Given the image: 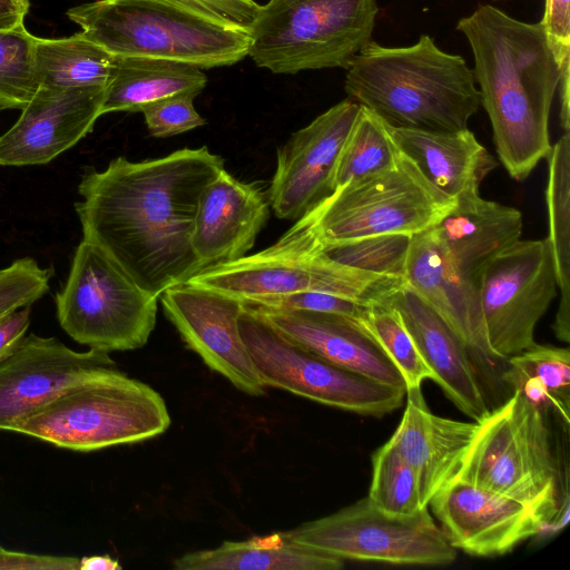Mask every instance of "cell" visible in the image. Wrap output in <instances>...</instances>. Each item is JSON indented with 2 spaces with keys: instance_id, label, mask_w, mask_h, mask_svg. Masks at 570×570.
<instances>
[{
  "instance_id": "cell-1",
  "label": "cell",
  "mask_w": 570,
  "mask_h": 570,
  "mask_svg": "<svg viewBox=\"0 0 570 570\" xmlns=\"http://www.w3.org/2000/svg\"><path fill=\"white\" fill-rule=\"evenodd\" d=\"M224 169L206 146L144 161L119 156L80 179L75 210L82 239L159 298L203 269L191 245L198 199Z\"/></svg>"
},
{
  "instance_id": "cell-2",
  "label": "cell",
  "mask_w": 570,
  "mask_h": 570,
  "mask_svg": "<svg viewBox=\"0 0 570 570\" xmlns=\"http://www.w3.org/2000/svg\"><path fill=\"white\" fill-rule=\"evenodd\" d=\"M456 29L474 57L472 71L499 160L522 181L551 150V106L570 65H558L541 22L518 20L491 4L460 19Z\"/></svg>"
},
{
  "instance_id": "cell-3",
  "label": "cell",
  "mask_w": 570,
  "mask_h": 570,
  "mask_svg": "<svg viewBox=\"0 0 570 570\" xmlns=\"http://www.w3.org/2000/svg\"><path fill=\"white\" fill-rule=\"evenodd\" d=\"M344 88L393 127L464 129L481 105L466 61L441 50L428 35L407 47L371 40L350 61Z\"/></svg>"
},
{
  "instance_id": "cell-4",
  "label": "cell",
  "mask_w": 570,
  "mask_h": 570,
  "mask_svg": "<svg viewBox=\"0 0 570 570\" xmlns=\"http://www.w3.org/2000/svg\"><path fill=\"white\" fill-rule=\"evenodd\" d=\"M186 283L256 303L318 292L364 304L387 298L405 279L357 269L332 259L304 218L255 254L208 266Z\"/></svg>"
},
{
  "instance_id": "cell-5",
  "label": "cell",
  "mask_w": 570,
  "mask_h": 570,
  "mask_svg": "<svg viewBox=\"0 0 570 570\" xmlns=\"http://www.w3.org/2000/svg\"><path fill=\"white\" fill-rule=\"evenodd\" d=\"M82 33L114 56L167 59L200 69L248 56L249 32L158 0H97L68 10Z\"/></svg>"
},
{
  "instance_id": "cell-6",
  "label": "cell",
  "mask_w": 570,
  "mask_h": 570,
  "mask_svg": "<svg viewBox=\"0 0 570 570\" xmlns=\"http://www.w3.org/2000/svg\"><path fill=\"white\" fill-rule=\"evenodd\" d=\"M169 425L163 396L111 366L70 386L18 422L12 431L87 452L149 440Z\"/></svg>"
},
{
  "instance_id": "cell-7",
  "label": "cell",
  "mask_w": 570,
  "mask_h": 570,
  "mask_svg": "<svg viewBox=\"0 0 570 570\" xmlns=\"http://www.w3.org/2000/svg\"><path fill=\"white\" fill-rule=\"evenodd\" d=\"M455 480L530 507L546 529L561 510V478L542 409L514 390L508 401L490 410L478 421Z\"/></svg>"
},
{
  "instance_id": "cell-8",
  "label": "cell",
  "mask_w": 570,
  "mask_h": 570,
  "mask_svg": "<svg viewBox=\"0 0 570 570\" xmlns=\"http://www.w3.org/2000/svg\"><path fill=\"white\" fill-rule=\"evenodd\" d=\"M376 0H268L250 29L248 56L274 73L347 68L372 40Z\"/></svg>"
},
{
  "instance_id": "cell-9",
  "label": "cell",
  "mask_w": 570,
  "mask_h": 570,
  "mask_svg": "<svg viewBox=\"0 0 570 570\" xmlns=\"http://www.w3.org/2000/svg\"><path fill=\"white\" fill-rule=\"evenodd\" d=\"M158 298L100 247L82 239L56 295L61 328L77 343L104 352L142 347L156 325Z\"/></svg>"
},
{
  "instance_id": "cell-10",
  "label": "cell",
  "mask_w": 570,
  "mask_h": 570,
  "mask_svg": "<svg viewBox=\"0 0 570 570\" xmlns=\"http://www.w3.org/2000/svg\"><path fill=\"white\" fill-rule=\"evenodd\" d=\"M455 202L402 153L393 167L343 185L302 218L322 245L385 234L413 236L439 223Z\"/></svg>"
},
{
  "instance_id": "cell-11",
  "label": "cell",
  "mask_w": 570,
  "mask_h": 570,
  "mask_svg": "<svg viewBox=\"0 0 570 570\" xmlns=\"http://www.w3.org/2000/svg\"><path fill=\"white\" fill-rule=\"evenodd\" d=\"M244 344L265 386L361 415L397 410L406 390L341 367L296 343L248 308L238 317Z\"/></svg>"
},
{
  "instance_id": "cell-12",
  "label": "cell",
  "mask_w": 570,
  "mask_h": 570,
  "mask_svg": "<svg viewBox=\"0 0 570 570\" xmlns=\"http://www.w3.org/2000/svg\"><path fill=\"white\" fill-rule=\"evenodd\" d=\"M283 533L297 544L343 560L443 566L456 558L428 507L397 515L379 509L367 497Z\"/></svg>"
},
{
  "instance_id": "cell-13",
  "label": "cell",
  "mask_w": 570,
  "mask_h": 570,
  "mask_svg": "<svg viewBox=\"0 0 570 570\" xmlns=\"http://www.w3.org/2000/svg\"><path fill=\"white\" fill-rule=\"evenodd\" d=\"M558 293L547 238L519 239L483 269L478 295L490 351L498 360L529 348L534 331Z\"/></svg>"
},
{
  "instance_id": "cell-14",
  "label": "cell",
  "mask_w": 570,
  "mask_h": 570,
  "mask_svg": "<svg viewBox=\"0 0 570 570\" xmlns=\"http://www.w3.org/2000/svg\"><path fill=\"white\" fill-rule=\"evenodd\" d=\"M360 105L347 98L293 132L278 148L268 203L281 219L298 220L333 194L338 155Z\"/></svg>"
},
{
  "instance_id": "cell-15",
  "label": "cell",
  "mask_w": 570,
  "mask_h": 570,
  "mask_svg": "<svg viewBox=\"0 0 570 570\" xmlns=\"http://www.w3.org/2000/svg\"><path fill=\"white\" fill-rule=\"evenodd\" d=\"M159 298L181 340L209 368L242 392L265 394L238 328L243 301L189 283L166 289Z\"/></svg>"
},
{
  "instance_id": "cell-16",
  "label": "cell",
  "mask_w": 570,
  "mask_h": 570,
  "mask_svg": "<svg viewBox=\"0 0 570 570\" xmlns=\"http://www.w3.org/2000/svg\"><path fill=\"white\" fill-rule=\"evenodd\" d=\"M116 366L108 352H77L33 333L0 361V431L13 426L70 386Z\"/></svg>"
},
{
  "instance_id": "cell-17",
  "label": "cell",
  "mask_w": 570,
  "mask_h": 570,
  "mask_svg": "<svg viewBox=\"0 0 570 570\" xmlns=\"http://www.w3.org/2000/svg\"><path fill=\"white\" fill-rule=\"evenodd\" d=\"M450 544L475 557H497L541 534L544 521L528 505L453 480L429 502Z\"/></svg>"
},
{
  "instance_id": "cell-18",
  "label": "cell",
  "mask_w": 570,
  "mask_h": 570,
  "mask_svg": "<svg viewBox=\"0 0 570 570\" xmlns=\"http://www.w3.org/2000/svg\"><path fill=\"white\" fill-rule=\"evenodd\" d=\"M105 94L106 86L39 87L0 137V165H45L73 147L102 115Z\"/></svg>"
},
{
  "instance_id": "cell-19",
  "label": "cell",
  "mask_w": 570,
  "mask_h": 570,
  "mask_svg": "<svg viewBox=\"0 0 570 570\" xmlns=\"http://www.w3.org/2000/svg\"><path fill=\"white\" fill-rule=\"evenodd\" d=\"M268 216L259 187L222 170L203 189L195 216L191 245L203 269L247 255Z\"/></svg>"
},
{
  "instance_id": "cell-20",
  "label": "cell",
  "mask_w": 570,
  "mask_h": 570,
  "mask_svg": "<svg viewBox=\"0 0 570 570\" xmlns=\"http://www.w3.org/2000/svg\"><path fill=\"white\" fill-rule=\"evenodd\" d=\"M245 306L327 361L374 381L406 390L401 373L358 320L335 313Z\"/></svg>"
},
{
  "instance_id": "cell-21",
  "label": "cell",
  "mask_w": 570,
  "mask_h": 570,
  "mask_svg": "<svg viewBox=\"0 0 570 570\" xmlns=\"http://www.w3.org/2000/svg\"><path fill=\"white\" fill-rule=\"evenodd\" d=\"M424 362L446 396L475 422L490 411L473 354L445 321L405 283L391 295Z\"/></svg>"
},
{
  "instance_id": "cell-22",
  "label": "cell",
  "mask_w": 570,
  "mask_h": 570,
  "mask_svg": "<svg viewBox=\"0 0 570 570\" xmlns=\"http://www.w3.org/2000/svg\"><path fill=\"white\" fill-rule=\"evenodd\" d=\"M404 279L445 321L476 360L490 364L500 361L487 342L478 287L451 265L431 228L412 236Z\"/></svg>"
},
{
  "instance_id": "cell-23",
  "label": "cell",
  "mask_w": 570,
  "mask_h": 570,
  "mask_svg": "<svg viewBox=\"0 0 570 570\" xmlns=\"http://www.w3.org/2000/svg\"><path fill=\"white\" fill-rule=\"evenodd\" d=\"M402 420L390 438L412 468L422 507L455 480L478 429V422H463L433 414L422 392L406 393Z\"/></svg>"
},
{
  "instance_id": "cell-24",
  "label": "cell",
  "mask_w": 570,
  "mask_h": 570,
  "mask_svg": "<svg viewBox=\"0 0 570 570\" xmlns=\"http://www.w3.org/2000/svg\"><path fill=\"white\" fill-rule=\"evenodd\" d=\"M455 200L431 232L455 271L478 287L485 266L520 239L522 214L480 193H463Z\"/></svg>"
},
{
  "instance_id": "cell-25",
  "label": "cell",
  "mask_w": 570,
  "mask_h": 570,
  "mask_svg": "<svg viewBox=\"0 0 570 570\" xmlns=\"http://www.w3.org/2000/svg\"><path fill=\"white\" fill-rule=\"evenodd\" d=\"M386 125L399 149L434 187L451 198L479 193L482 181L498 166L468 128L429 130Z\"/></svg>"
},
{
  "instance_id": "cell-26",
  "label": "cell",
  "mask_w": 570,
  "mask_h": 570,
  "mask_svg": "<svg viewBox=\"0 0 570 570\" xmlns=\"http://www.w3.org/2000/svg\"><path fill=\"white\" fill-rule=\"evenodd\" d=\"M207 83L200 68L167 59L114 56L106 85L102 115L141 111L159 99L199 95Z\"/></svg>"
},
{
  "instance_id": "cell-27",
  "label": "cell",
  "mask_w": 570,
  "mask_h": 570,
  "mask_svg": "<svg viewBox=\"0 0 570 570\" xmlns=\"http://www.w3.org/2000/svg\"><path fill=\"white\" fill-rule=\"evenodd\" d=\"M343 559L291 541L284 533L225 541L174 560L177 570H337Z\"/></svg>"
},
{
  "instance_id": "cell-28",
  "label": "cell",
  "mask_w": 570,
  "mask_h": 570,
  "mask_svg": "<svg viewBox=\"0 0 570 570\" xmlns=\"http://www.w3.org/2000/svg\"><path fill=\"white\" fill-rule=\"evenodd\" d=\"M548 160L546 202L548 243L552 253L557 285L561 292L552 330L558 340L570 341V132L552 145Z\"/></svg>"
},
{
  "instance_id": "cell-29",
  "label": "cell",
  "mask_w": 570,
  "mask_h": 570,
  "mask_svg": "<svg viewBox=\"0 0 570 570\" xmlns=\"http://www.w3.org/2000/svg\"><path fill=\"white\" fill-rule=\"evenodd\" d=\"M33 58L40 87L78 88L106 86L114 55L78 32L58 39L37 37Z\"/></svg>"
},
{
  "instance_id": "cell-30",
  "label": "cell",
  "mask_w": 570,
  "mask_h": 570,
  "mask_svg": "<svg viewBox=\"0 0 570 570\" xmlns=\"http://www.w3.org/2000/svg\"><path fill=\"white\" fill-rule=\"evenodd\" d=\"M504 380L541 409L552 407L569 424L570 352L567 347L539 345L505 360Z\"/></svg>"
},
{
  "instance_id": "cell-31",
  "label": "cell",
  "mask_w": 570,
  "mask_h": 570,
  "mask_svg": "<svg viewBox=\"0 0 570 570\" xmlns=\"http://www.w3.org/2000/svg\"><path fill=\"white\" fill-rule=\"evenodd\" d=\"M401 155L386 122L372 110L360 106L336 161L334 191L352 180L393 167Z\"/></svg>"
},
{
  "instance_id": "cell-32",
  "label": "cell",
  "mask_w": 570,
  "mask_h": 570,
  "mask_svg": "<svg viewBox=\"0 0 570 570\" xmlns=\"http://www.w3.org/2000/svg\"><path fill=\"white\" fill-rule=\"evenodd\" d=\"M391 295L371 304L364 317L358 321L401 373L406 393L421 392L422 382L426 379L434 381V374L392 304Z\"/></svg>"
},
{
  "instance_id": "cell-33",
  "label": "cell",
  "mask_w": 570,
  "mask_h": 570,
  "mask_svg": "<svg viewBox=\"0 0 570 570\" xmlns=\"http://www.w3.org/2000/svg\"><path fill=\"white\" fill-rule=\"evenodd\" d=\"M367 498L379 509L409 515L422 508L416 476L396 448L386 442L372 455V480Z\"/></svg>"
},
{
  "instance_id": "cell-34",
  "label": "cell",
  "mask_w": 570,
  "mask_h": 570,
  "mask_svg": "<svg viewBox=\"0 0 570 570\" xmlns=\"http://www.w3.org/2000/svg\"><path fill=\"white\" fill-rule=\"evenodd\" d=\"M36 39L23 23L0 30V109L21 110L38 91Z\"/></svg>"
},
{
  "instance_id": "cell-35",
  "label": "cell",
  "mask_w": 570,
  "mask_h": 570,
  "mask_svg": "<svg viewBox=\"0 0 570 570\" xmlns=\"http://www.w3.org/2000/svg\"><path fill=\"white\" fill-rule=\"evenodd\" d=\"M412 236L385 234L323 245L334 261L371 273L404 278Z\"/></svg>"
},
{
  "instance_id": "cell-36",
  "label": "cell",
  "mask_w": 570,
  "mask_h": 570,
  "mask_svg": "<svg viewBox=\"0 0 570 570\" xmlns=\"http://www.w3.org/2000/svg\"><path fill=\"white\" fill-rule=\"evenodd\" d=\"M51 271L33 258L22 257L0 269V318L31 306L49 289Z\"/></svg>"
},
{
  "instance_id": "cell-37",
  "label": "cell",
  "mask_w": 570,
  "mask_h": 570,
  "mask_svg": "<svg viewBox=\"0 0 570 570\" xmlns=\"http://www.w3.org/2000/svg\"><path fill=\"white\" fill-rule=\"evenodd\" d=\"M191 94H180L154 101L142 108L150 136L167 138L206 124L194 107Z\"/></svg>"
},
{
  "instance_id": "cell-38",
  "label": "cell",
  "mask_w": 570,
  "mask_h": 570,
  "mask_svg": "<svg viewBox=\"0 0 570 570\" xmlns=\"http://www.w3.org/2000/svg\"><path fill=\"white\" fill-rule=\"evenodd\" d=\"M218 24L250 32L261 6L254 0H158Z\"/></svg>"
},
{
  "instance_id": "cell-39",
  "label": "cell",
  "mask_w": 570,
  "mask_h": 570,
  "mask_svg": "<svg viewBox=\"0 0 570 570\" xmlns=\"http://www.w3.org/2000/svg\"><path fill=\"white\" fill-rule=\"evenodd\" d=\"M245 304L287 309L335 313L355 320L363 318L371 305L318 292H301L262 302Z\"/></svg>"
},
{
  "instance_id": "cell-40",
  "label": "cell",
  "mask_w": 570,
  "mask_h": 570,
  "mask_svg": "<svg viewBox=\"0 0 570 570\" xmlns=\"http://www.w3.org/2000/svg\"><path fill=\"white\" fill-rule=\"evenodd\" d=\"M558 65H570V0H546L540 21Z\"/></svg>"
},
{
  "instance_id": "cell-41",
  "label": "cell",
  "mask_w": 570,
  "mask_h": 570,
  "mask_svg": "<svg viewBox=\"0 0 570 570\" xmlns=\"http://www.w3.org/2000/svg\"><path fill=\"white\" fill-rule=\"evenodd\" d=\"M0 570H79V558L10 551L0 544Z\"/></svg>"
},
{
  "instance_id": "cell-42",
  "label": "cell",
  "mask_w": 570,
  "mask_h": 570,
  "mask_svg": "<svg viewBox=\"0 0 570 570\" xmlns=\"http://www.w3.org/2000/svg\"><path fill=\"white\" fill-rule=\"evenodd\" d=\"M30 313V306H24L0 318V361L8 356L27 335Z\"/></svg>"
},
{
  "instance_id": "cell-43",
  "label": "cell",
  "mask_w": 570,
  "mask_h": 570,
  "mask_svg": "<svg viewBox=\"0 0 570 570\" xmlns=\"http://www.w3.org/2000/svg\"><path fill=\"white\" fill-rule=\"evenodd\" d=\"M29 7V0H0V30L13 29L23 23Z\"/></svg>"
},
{
  "instance_id": "cell-44",
  "label": "cell",
  "mask_w": 570,
  "mask_h": 570,
  "mask_svg": "<svg viewBox=\"0 0 570 570\" xmlns=\"http://www.w3.org/2000/svg\"><path fill=\"white\" fill-rule=\"evenodd\" d=\"M569 71L570 68H566L559 80L558 90L560 98V124L564 131L570 132V110H569Z\"/></svg>"
},
{
  "instance_id": "cell-45",
  "label": "cell",
  "mask_w": 570,
  "mask_h": 570,
  "mask_svg": "<svg viewBox=\"0 0 570 570\" xmlns=\"http://www.w3.org/2000/svg\"><path fill=\"white\" fill-rule=\"evenodd\" d=\"M121 564L109 556H91L79 559V570H119Z\"/></svg>"
}]
</instances>
